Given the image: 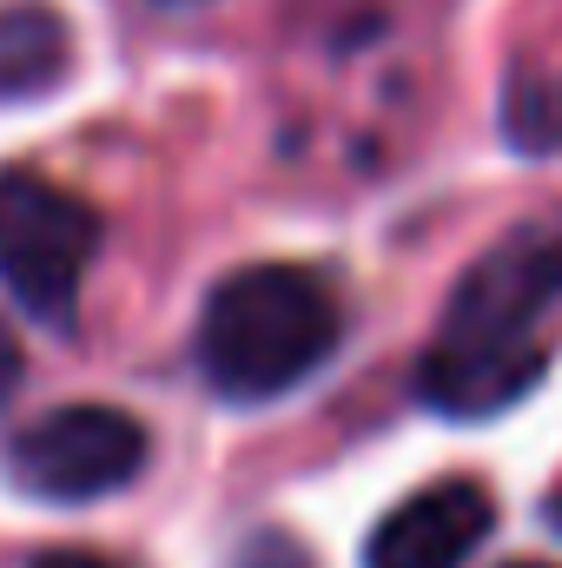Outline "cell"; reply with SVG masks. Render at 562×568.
<instances>
[{"instance_id": "6da1fadb", "label": "cell", "mask_w": 562, "mask_h": 568, "mask_svg": "<svg viewBox=\"0 0 562 568\" xmlns=\"http://www.w3.org/2000/svg\"><path fill=\"white\" fill-rule=\"evenodd\" d=\"M344 337L338 284L311 265H245L199 311V371L232 404H272L318 377Z\"/></svg>"}, {"instance_id": "7a4b0ae2", "label": "cell", "mask_w": 562, "mask_h": 568, "mask_svg": "<svg viewBox=\"0 0 562 568\" xmlns=\"http://www.w3.org/2000/svg\"><path fill=\"white\" fill-rule=\"evenodd\" d=\"M100 258V212L47 172H0V284L40 324H67Z\"/></svg>"}, {"instance_id": "3957f363", "label": "cell", "mask_w": 562, "mask_h": 568, "mask_svg": "<svg viewBox=\"0 0 562 568\" xmlns=\"http://www.w3.org/2000/svg\"><path fill=\"white\" fill-rule=\"evenodd\" d=\"M152 436L120 404H60L7 443V469L40 503H100L145 469Z\"/></svg>"}, {"instance_id": "277c9868", "label": "cell", "mask_w": 562, "mask_h": 568, "mask_svg": "<svg viewBox=\"0 0 562 568\" xmlns=\"http://www.w3.org/2000/svg\"><path fill=\"white\" fill-rule=\"evenodd\" d=\"M562 297V212L523 219L496 239L443 304V337L470 344H543L536 324Z\"/></svg>"}, {"instance_id": "5b68a950", "label": "cell", "mask_w": 562, "mask_h": 568, "mask_svg": "<svg viewBox=\"0 0 562 568\" xmlns=\"http://www.w3.org/2000/svg\"><path fill=\"white\" fill-rule=\"evenodd\" d=\"M490 529H496V496L470 476H443L404 496L371 529L364 568H463L490 542Z\"/></svg>"}, {"instance_id": "8992f818", "label": "cell", "mask_w": 562, "mask_h": 568, "mask_svg": "<svg viewBox=\"0 0 562 568\" xmlns=\"http://www.w3.org/2000/svg\"><path fill=\"white\" fill-rule=\"evenodd\" d=\"M543 364H550L543 344H470V337L436 331L418 364V397L436 417L483 424V417L523 404L543 384Z\"/></svg>"}, {"instance_id": "52a82bcc", "label": "cell", "mask_w": 562, "mask_h": 568, "mask_svg": "<svg viewBox=\"0 0 562 568\" xmlns=\"http://www.w3.org/2000/svg\"><path fill=\"white\" fill-rule=\"evenodd\" d=\"M73 33L53 7H0V100H40L67 80Z\"/></svg>"}, {"instance_id": "ba28073f", "label": "cell", "mask_w": 562, "mask_h": 568, "mask_svg": "<svg viewBox=\"0 0 562 568\" xmlns=\"http://www.w3.org/2000/svg\"><path fill=\"white\" fill-rule=\"evenodd\" d=\"M239 568H318V562H311L304 542H291V536H279V529H265V536H252V542L239 549Z\"/></svg>"}, {"instance_id": "9c48e42d", "label": "cell", "mask_w": 562, "mask_h": 568, "mask_svg": "<svg viewBox=\"0 0 562 568\" xmlns=\"http://www.w3.org/2000/svg\"><path fill=\"white\" fill-rule=\"evenodd\" d=\"M13 390H20V337L0 324V404H7Z\"/></svg>"}, {"instance_id": "30bf717a", "label": "cell", "mask_w": 562, "mask_h": 568, "mask_svg": "<svg viewBox=\"0 0 562 568\" xmlns=\"http://www.w3.org/2000/svg\"><path fill=\"white\" fill-rule=\"evenodd\" d=\"M27 568H120V562H107V556H87V549H47V556H33Z\"/></svg>"}, {"instance_id": "8fae6325", "label": "cell", "mask_w": 562, "mask_h": 568, "mask_svg": "<svg viewBox=\"0 0 562 568\" xmlns=\"http://www.w3.org/2000/svg\"><path fill=\"white\" fill-rule=\"evenodd\" d=\"M550 516H556V529H562V496H550Z\"/></svg>"}, {"instance_id": "7c38bea8", "label": "cell", "mask_w": 562, "mask_h": 568, "mask_svg": "<svg viewBox=\"0 0 562 568\" xmlns=\"http://www.w3.org/2000/svg\"><path fill=\"white\" fill-rule=\"evenodd\" d=\"M510 568H550V562H510Z\"/></svg>"}]
</instances>
